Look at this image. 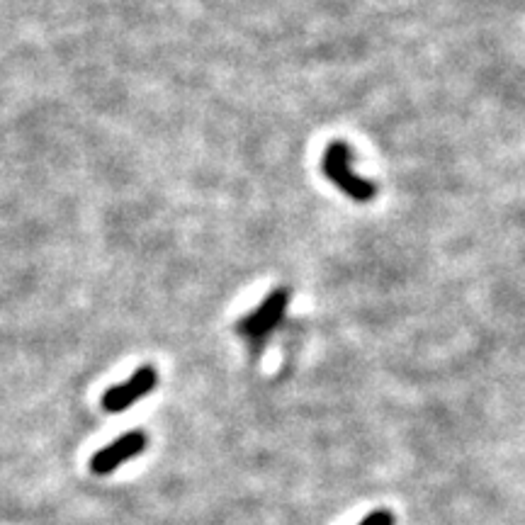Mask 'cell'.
<instances>
[{
  "mask_svg": "<svg viewBox=\"0 0 525 525\" xmlns=\"http://www.w3.org/2000/svg\"><path fill=\"white\" fill-rule=\"evenodd\" d=\"M146 448V436L141 431H132L127 433V436L112 440L107 448L100 450V453L93 455V460H90V472L93 474H112L117 470V467H122L124 462L132 460V457H137L144 453Z\"/></svg>",
  "mask_w": 525,
  "mask_h": 525,
  "instance_id": "obj_2",
  "label": "cell"
},
{
  "mask_svg": "<svg viewBox=\"0 0 525 525\" xmlns=\"http://www.w3.org/2000/svg\"><path fill=\"white\" fill-rule=\"evenodd\" d=\"M360 525H394V516L389 511H375L368 518H363Z\"/></svg>",
  "mask_w": 525,
  "mask_h": 525,
  "instance_id": "obj_3",
  "label": "cell"
},
{
  "mask_svg": "<svg viewBox=\"0 0 525 525\" xmlns=\"http://www.w3.org/2000/svg\"><path fill=\"white\" fill-rule=\"evenodd\" d=\"M156 382V370L151 368V365H144V368L134 372L127 382L107 389L103 394V409L110 411V414H120V411L129 409L134 402H139L141 397H146V394L156 387Z\"/></svg>",
  "mask_w": 525,
  "mask_h": 525,
  "instance_id": "obj_1",
  "label": "cell"
}]
</instances>
